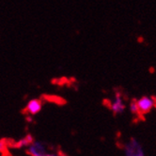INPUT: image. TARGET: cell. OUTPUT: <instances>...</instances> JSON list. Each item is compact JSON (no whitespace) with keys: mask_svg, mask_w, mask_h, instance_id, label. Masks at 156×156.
Instances as JSON below:
<instances>
[{"mask_svg":"<svg viewBox=\"0 0 156 156\" xmlns=\"http://www.w3.org/2000/svg\"><path fill=\"white\" fill-rule=\"evenodd\" d=\"M136 104L138 106L139 115H146L154 108V106L156 105V101L151 97L144 96L136 100Z\"/></svg>","mask_w":156,"mask_h":156,"instance_id":"2","label":"cell"},{"mask_svg":"<svg viewBox=\"0 0 156 156\" xmlns=\"http://www.w3.org/2000/svg\"><path fill=\"white\" fill-rule=\"evenodd\" d=\"M109 108L115 115L122 114L125 111L126 106H125V103H124V100H123V98H122V97L119 94L116 95L115 99L110 103Z\"/></svg>","mask_w":156,"mask_h":156,"instance_id":"4","label":"cell"},{"mask_svg":"<svg viewBox=\"0 0 156 156\" xmlns=\"http://www.w3.org/2000/svg\"><path fill=\"white\" fill-rule=\"evenodd\" d=\"M34 141V139H33V136H31L30 135L25 136L24 138L20 139L19 141L15 142L13 144V147L14 148H17V149H22V148H27L29 145Z\"/></svg>","mask_w":156,"mask_h":156,"instance_id":"6","label":"cell"},{"mask_svg":"<svg viewBox=\"0 0 156 156\" xmlns=\"http://www.w3.org/2000/svg\"><path fill=\"white\" fill-rule=\"evenodd\" d=\"M129 109H130V112L133 115H139V110H138V106L136 104V100H133V101L130 103Z\"/></svg>","mask_w":156,"mask_h":156,"instance_id":"7","label":"cell"},{"mask_svg":"<svg viewBox=\"0 0 156 156\" xmlns=\"http://www.w3.org/2000/svg\"><path fill=\"white\" fill-rule=\"evenodd\" d=\"M47 152V147L40 141H33L27 147V153L30 156H45Z\"/></svg>","mask_w":156,"mask_h":156,"instance_id":"3","label":"cell"},{"mask_svg":"<svg viewBox=\"0 0 156 156\" xmlns=\"http://www.w3.org/2000/svg\"><path fill=\"white\" fill-rule=\"evenodd\" d=\"M45 156H63V155L58 152H47Z\"/></svg>","mask_w":156,"mask_h":156,"instance_id":"9","label":"cell"},{"mask_svg":"<svg viewBox=\"0 0 156 156\" xmlns=\"http://www.w3.org/2000/svg\"><path fill=\"white\" fill-rule=\"evenodd\" d=\"M7 148V143L4 140H0V152H4Z\"/></svg>","mask_w":156,"mask_h":156,"instance_id":"8","label":"cell"},{"mask_svg":"<svg viewBox=\"0 0 156 156\" xmlns=\"http://www.w3.org/2000/svg\"><path fill=\"white\" fill-rule=\"evenodd\" d=\"M41 107H42V103L40 99H31L30 101H28V103L27 104L25 111H26V113H27L28 115L34 116L40 112V111L41 110Z\"/></svg>","mask_w":156,"mask_h":156,"instance_id":"5","label":"cell"},{"mask_svg":"<svg viewBox=\"0 0 156 156\" xmlns=\"http://www.w3.org/2000/svg\"><path fill=\"white\" fill-rule=\"evenodd\" d=\"M124 154L125 156H145V151L140 142L132 138L124 145Z\"/></svg>","mask_w":156,"mask_h":156,"instance_id":"1","label":"cell"}]
</instances>
